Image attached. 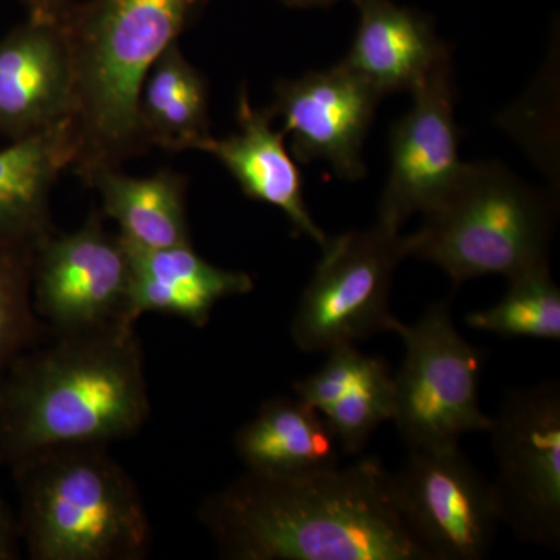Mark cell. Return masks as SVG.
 <instances>
[{
  "instance_id": "6da1fadb",
  "label": "cell",
  "mask_w": 560,
  "mask_h": 560,
  "mask_svg": "<svg viewBox=\"0 0 560 560\" xmlns=\"http://www.w3.org/2000/svg\"><path fill=\"white\" fill-rule=\"evenodd\" d=\"M377 458L301 477L246 470L201 504L232 560H429L411 539Z\"/></svg>"
},
{
  "instance_id": "7a4b0ae2",
  "label": "cell",
  "mask_w": 560,
  "mask_h": 560,
  "mask_svg": "<svg viewBox=\"0 0 560 560\" xmlns=\"http://www.w3.org/2000/svg\"><path fill=\"white\" fill-rule=\"evenodd\" d=\"M149 416L136 326L51 335L0 378V459L11 467L50 448L128 440Z\"/></svg>"
},
{
  "instance_id": "3957f363",
  "label": "cell",
  "mask_w": 560,
  "mask_h": 560,
  "mask_svg": "<svg viewBox=\"0 0 560 560\" xmlns=\"http://www.w3.org/2000/svg\"><path fill=\"white\" fill-rule=\"evenodd\" d=\"M202 0H90L72 3L61 25L72 55L77 158L81 179L147 150L138 101L143 80Z\"/></svg>"
},
{
  "instance_id": "277c9868",
  "label": "cell",
  "mask_w": 560,
  "mask_h": 560,
  "mask_svg": "<svg viewBox=\"0 0 560 560\" xmlns=\"http://www.w3.org/2000/svg\"><path fill=\"white\" fill-rule=\"evenodd\" d=\"M106 447L50 448L11 466L32 559L145 558L151 525L142 493Z\"/></svg>"
},
{
  "instance_id": "5b68a950",
  "label": "cell",
  "mask_w": 560,
  "mask_h": 560,
  "mask_svg": "<svg viewBox=\"0 0 560 560\" xmlns=\"http://www.w3.org/2000/svg\"><path fill=\"white\" fill-rule=\"evenodd\" d=\"M422 217L407 235L408 256L436 265L455 285L550 265L558 206L499 162H464Z\"/></svg>"
},
{
  "instance_id": "8992f818",
  "label": "cell",
  "mask_w": 560,
  "mask_h": 560,
  "mask_svg": "<svg viewBox=\"0 0 560 560\" xmlns=\"http://www.w3.org/2000/svg\"><path fill=\"white\" fill-rule=\"evenodd\" d=\"M405 355L394 383V423L408 451L459 444L464 434L488 431L480 377L486 353L453 324L451 302L431 304L416 324L397 319Z\"/></svg>"
},
{
  "instance_id": "52a82bcc",
  "label": "cell",
  "mask_w": 560,
  "mask_h": 560,
  "mask_svg": "<svg viewBox=\"0 0 560 560\" xmlns=\"http://www.w3.org/2000/svg\"><path fill=\"white\" fill-rule=\"evenodd\" d=\"M311 282L291 319L302 352H329L393 331L389 311L394 275L408 256L407 235L377 223L327 238Z\"/></svg>"
},
{
  "instance_id": "ba28073f",
  "label": "cell",
  "mask_w": 560,
  "mask_h": 560,
  "mask_svg": "<svg viewBox=\"0 0 560 560\" xmlns=\"http://www.w3.org/2000/svg\"><path fill=\"white\" fill-rule=\"evenodd\" d=\"M501 523L518 540L560 550V383L508 390L488 430Z\"/></svg>"
},
{
  "instance_id": "9c48e42d",
  "label": "cell",
  "mask_w": 560,
  "mask_h": 560,
  "mask_svg": "<svg viewBox=\"0 0 560 560\" xmlns=\"http://www.w3.org/2000/svg\"><path fill=\"white\" fill-rule=\"evenodd\" d=\"M131 254L92 210L72 232L51 231L33 256L32 301L50 335L136 326L131 318Z\"/></svg>"
},
{
  "instance_id": "30bf717a",
  "label": "cell",
  "mask_w": 560,
  "mask_h": 560,
  "mask_svg": "<svg viewBox=\"0 0 560 560\" xmlns=\"http://www.w3.org/2000/svg\"><path fill=\"white\" fill-rule=\"evenodd\" d=\"M389 495L411 539L429 560H481L501 525L492 481L459 444L412 448L389 474Z\"/></svg>"
},
{
  "instance_id": "8fae6325",
  "label": "cell",
  "mask_w": 560,
  "mask_h": 560,
  "mask_svg": "<svg viewBox=\"0 0 560 560\" xmlns=\"http://www.w3.org/2000/svg\"><path fill=\"white\" fill-rule=\"evenodd\" d=\"M410 94L411 108L390 130L388 179L378 201L377 223L396 231L436 205L464 165L452 55Z\"/></svg>"
},
{
  "instance_id": "7c38bea8",
  "label": "cell",
  "mask_w": 560,
  "mask_h": 560,
  "mask_svg": "<svg viewBox=\"0 0 560 560\" xmlns=\"http://www.w3.org/2000/svg\"><path fill=\"white\" fill-rule=\"evenodd\" d=\"M383 98L340 61L298 79L279 80L270 108L282 120L280 131L290 140L294 160L324 161L337 178L359 180L366 175L364 140Z\"/></svg>"
},
{
  "instance_id": "4fadbf2b",
  "label": "cell",
  "mask_w": 560,
  "mask_h": 560,
  "mask_svg": "<svg viewBox=\"0 0 560 560\" xmlns=\"http://www.w3.org/2000/svg\"><path fill=\"white\" fill-rule=\"evenodd\" d=\"M72 55L61 24L28 20L0 39V136L16 140L72 117Z\"/></svg>"
},
{
  "instance_id": "5bb4252c",
  "label": "cell",
  "mask_w": 560,
  "mask_h": 560,
  "mask_svg": "<svg viewBox=\"0 0 560 560\" xmlns=\"http://www.w3.org/2000/svg\"><path fill=\"white\" fill-rule=\"evenodd\" d=\"M275 119L271 108H254L246 88H242L237 101L238 131L221 139L210 136L198 151L221 162L246 197L282 210L298 234L307 235L323 248L329 237L313 220L300 168L287 147L285 136L272 125Z\"/></svg>"
},
{
  "instance_id": "9a60e30c",
  "label": "cell",
  "mask_w": 560,
  "mask_h": 560,
  "mask_svg": "<svg viewBox=\"0 0 560 560\" xmlns=\"http://www.w3.org/2000/svg\"><path fill=\"white\" fill-rule=\"evenodd\" d=\"M360 22L342 65L371 83L383 97L411 92L451 57L430 18L393 0H353Z\"/></svg>"
},
{
  "instance_id": "2e32d148",
  "label": "cell",
  "mask_w": 560,
  "mask_h": 560,
  "mask_svg": "<svg viewBox=\"0 0 560 560\" xmlns=\"http://www.w3.org/2000/svg\"><path fill=\"white\" fill-rule=\"evenodd\" d=\"M75 158L70 116L0 150V243L36 246L54 231L51 190Z\"/></svg>"
},
{
  "instance_id": "e0dca14e",
  "label": "cell",
  "mask_w": 560,
  "mask_h": 560,
  "mask_svg": "<svg viewBox=\"0 0 560 560\" xmlns=\"http://www.w3.org/2000/svg\"><path fill=\"white\" fill-rule=\"evenodd\" d=\"M131 254L132 320L145 313H165L205 327L219 302L254 290L248 272L224 270L202 259L194 246L139 249Z\"/></svg>"
},
{
  "instance_id": "ac0fdd59",
  "label": "cell",
  "mask_w": 560,
  "mask_h": 560,
  "mask_svg": "<svg viewBox=\"0 0 560 560\" xmlns=\"http://www.w3.org/2000/svg\"><path fill=\"white\" fill-rule=\"evenodd\" d=\"M234 447L246 470L272 477L319 474L338 467L341 458L327 420L300 397L265 401L237 431Z\"/></svg>"
},
{
  "instance_id": "d6986e66",
  "label": "cell",
  "mask_w": 560,
  "mask_h": 560,
  "mask_svg": "<svg viewBox=\"0 0 560 560\" xmlns=\"http://www.w3.org/2000/svg\"><path fill=\"white\" fill-rule=\"evenodd\" d=\"M84 183L101 194L103 217L116 221L117 234L132 248L190 245L187 179L178 173L164 168L138 178L120 167H101Z\"/></svg>"
},
{
  "instance_id": "ffe728a7",
  "label": "cell",
  "mask_w": 560,
  "mask_h": 560,
  "mask_svg": "<svg viewBox=\"0 0 560 560\" xmlns=\"http://www.w3.org/2000/svg\"><path fill=\"white\" fill-rule=\"evenodd\" d=\"M147 149L198 150L210 136L209 84L175 43L151 66L138 101Z\"/></svg>"
},
{
  "instance_id": "44dd1931",
  "label": "cell",
  "mask_w": 560,
  "mask_h": 560,
  "mask_svg": "<svg viewBox=\"0 0 560 560\" xmlns=\"http://www.w3.org/2000/svg\"><path fill=\"white\" fill-rule=\"evenodd\" d=\"M474 329L503 338L560 340V290L550 265L508 279L503 300L485 311L469 313Z\"/></svg>"
},
{
  "instance_id": "7402d4cb",
  "label": "cell",
  "mask_w": 560,
  "mask_h": 560,
  "mask_svg": "<svg viewBox=\"0 0 560 560\" xmlns=\"http://www.w3.org/2000/svg\"><path fill=\"white\" fill-rule=\"evenodd\" d=\"M35 248L0 243V378L46 330L32 301Z\"/></svg>"
},
{
  "instance_id": "603a6c76",
  "label": "cell",
  "mask_w": 560,
  "mask_h": 560,
  "mask_svg": "<svg viewBox=\"0 0 560 560\" xmlns=\"http://www.w3.org/2000/svg\"><path fill=\"white\" fill-rule=\"evenodd\" d=\"M329 423L341 452L359 455L374 431L394 415V383L385 361L374 368L353 388L320 412Z\"/></svg>"
},
{
  "instance_id": "cb8c5ba5",
  "label": "cell",
  "mask_w": 560,
  "mask_h": 560,
  "mask_svg": "<svg viewBox=\"0 0 560 560\" xmlns=\"http://www.w3.org/2000/svg\"><path fill=\"white\" fill-rule=\"evenodd\" d=\"M326 363L318 372L294 383L296 397L319 412L340 399L342 394L357 385L374 368L378 359L364 355L357 345L338 346L330 349Z\"/></svg>"
},
{
  "instance_id": "d4e9b609",
  "label": "cell",
  "mask_w": 560,
  "mask_h": 560,
  "mask_svg": "<svg viewBox=\"0 0 560 560\" xmlns=\"http://www.w3.org/2000/svg\"><path fill=\"white\" fill-rule=\"evenodd\" d=\"M20 525L0 499V560L16 559L20 555Z\"/></svg>"
},
{
  "instance_id": "484cf974",
  "label": "cell",
  "mask_w": 560,
  "mask_h": 560,
  "mask_svg": "<svg viewBox=\"0 0 560 560\" xmlns=\"http://www.w3.org/2000/svg\"><path fill=\"white\" fill-rule=\"evenodd\" d=\"M28 10V20L61 24L68 13L72 0H24Z\"/></svg>"
},
{
  "instance_id": "4316f807",
  "label": "cell",
  "mask_w": 560,
  "mask_h": 560,
  "mask_svg": "<svg viewBox=\"0 0 560 560\" xmlns=\"http://www.w3.org/2000/svg\"><path fill=\"white\" fill-rule=\"evenodd\" d=\"M287 5L300 7V9H312V7H329L340 0H282ZM353 2V0H352Z\"/></svg>"
},
{
  "instance_id": "83f0119b",
  "label": "cell",
  "mask_w": 560,
  "mask_h": 560,
  "mask_svg": "<svg viewBox=\"0 0 560 560\" xmlns=\"http://www.w3.org/2000/svg\"><path fill=\"white\" fill-rule=\"evenodd\" d=\"M0 466H2V459H0Z\"/></svg>"
}]
</instances>
